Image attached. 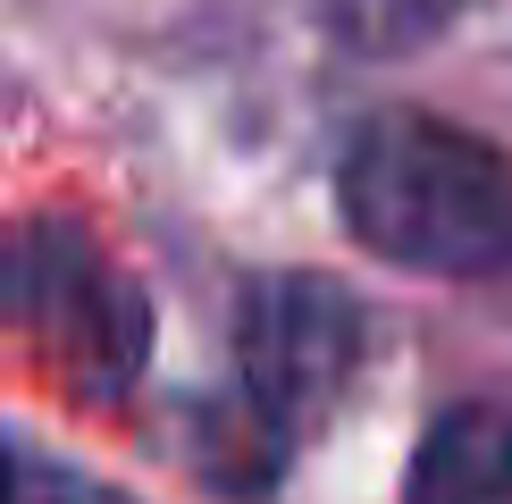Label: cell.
Instances as JSON below:
<instances>
[{"label": "cell", "mask_w": 512, "mask_h": 504, "mask_svg": "<svg viewBox=\"0 0 512 504\" xmlns=\"http://www.w3.org/2000/svg\"><path fill=\"white\" fill-rule=\"evenodd\" d=\"M17 504H126L110 479L76 471V462H51V454H26V496Z\"/></svg>", "instance_id": "7"}, {"label": "cell", "mask_w": 512, "mask_h": 504, "mask_svg": "<svg viewBox=\"0 0 512 504\" xmlns=\"http://www.w3.org/2000/svg\"><path fill=\"white\" fill-rule=\"evenodd\" d=\"M0 336L76 404L118 412L152 362V294L76 210H26L0 227Z\"/></svg>", "instance_id": "2"}, {"label": "cell", "mask_w": 512, "mask_h": 504, "mask_svg": "<svg viewBox=\"0 0 512 504\" xmlns=\"http://www.w3.org/2000/svg\"><path fill=\"white\" fill-rule=\"evenodd\" d=\"M345 236L412 278L512 269V152L437 110H378L336 152Z\"/></svg>", "instance_id": "1"}, {"label": "cell", "mask_w": 512, "mask_h": 504, "mask_svg": "<svg viewBox=\"0 0 512 504\" xmlns=\"http://www.w3.org/2000/svg\"><path fill=\"white\" fill-rule=\"evenodd\" d=\"M17 496H26V446L0 429V504H17Z\"/></svg>", "instance_id": "8"}, {"label": "cell", "mask_w": 512, "mask_h": 504, "mask_svg": "<svg viewBox=\"0 0 512 504\" xmlns=\"http://www.w3.org/2000/svg\"><path fill=\"white\" fill-rule=\"evenodd\" d=\"M370 362V311L328 269H269L236 303V387L277 429L319 437Z\"/></svg>", "instance_id": "3"}, {"label": "cell", "mask_w": 512, "mask_h": 504, "mask_svg": "<svg viewBox=\"0 0 512 504\" xmlns=\"http://www.w3.org/2000/svg\"><path fill=\"white\" fill-rule=\"evenodd\" d=\"M303 9L353 59H412V51H429V42L454 34V17L471 0H303Z\"/></svg>", "instance_id": "6"}, {"label": "cell", "mask_w": 512, "mask_h": 504, "mask_svg": "<svg viewBox=\"0 0 512 504\" xmlns=\"http://www.w3.org/2000/svg\"><path fill=\"white\" fill-rule=\"evenodd\" d=\"M294 446H303V437L277 429L244 387L202 395V404L185 412V471H194L219 504H269L277 488H286Z\"/></svg>", "instance_id": "5"}, {"label": "cell", "mask_w": 512, "mask_h": 504, "mask_svg": "<svg viewBox=\"0 0 512 504\" xmlns=\"http://www.w3.org/2000/svg\"><path fill=\"white\" fill-rule=\"evenodd\" d=\"M403 504H512V404L471 395L445 404L412 446Z\"/></svg>", "instance_id": "4"}]
</instances>
